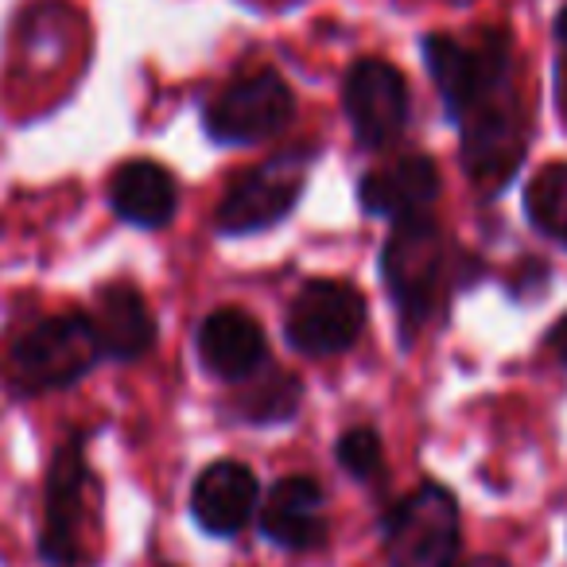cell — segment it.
Listing matches in <instances>:
<instances>
[{"label":"cell","instance_id":"obj_8","mask_svg":"<svg viewBox=\"0 0 567 567\" xmlns=\"http://www.w3.org/2000/svg\"><path fill=\"white\" fill-rule=\"evenodd\" d=\"M365 331V300L347 280H308L296 292L284 339L296 354L308 358H339L362 339Z\"/></svg>","mask_w":567,"mask_h":567},{"label":"cell","instance_id":"obj_9","mask_svg":"<svg viewBox=\"0 0 567 567\" xmlns=\"http://www.w3.org/2000/svg\"><path fill=\"white\" fill-rule=\"evenodd\" d=\"M342 110H347L354 141L362 148H389L409 128V79L385 59H358V63H350L347 79H342Z\"/></svg>","mask_w":567,"mask_h":567},{"label":"cell","instance_id":"obj_16","mask_svg":"<svg viewBox=\"0 0 567 567\" xmlns=\"http://www.w3.org/2000/svg\"><path fill=\"white\" fill-rule=\"evenodd\" d=\"M90 319H94L102 354L113 358V362H136L156 347V319H152L148 303L133 284L102 288Z\"/></svg>","mask_w":567,"mask_h":567},{"label":"cell","instance_id":"obj_18","mask_svg":"<svg viewBox=\"0 0 567 567\" xmlns=\"http://www.w3.org/2000/svg\"><path fill=\"white\" fill-rule=\"evenodd\" d=\"M525 218L540 237L567 249V164H548L528 179Z\"/></svg>","mask_w":567,"mask_h":567},{"label":"cell","instance_id":"obj_1","mask_svg":"<svg viewBox=\"0 0 567 567\" xmlns=\"http://www.w3.org/2000/svg\"><path fill=\"white\" fill-rule=\"evenodd\" d=\"M455 249L447 234L432 221V214L401 218L381 249V280L401 319V339L409 347L432 316L443 308L447 292L455 288Z\"/></svg>","mask_w":567,"mask_h":567},{"label":"cell","instance_id":"obj_23","mask_svg":"<svg viewBox=\"0 0 567 567\" xmlns=\"http://www.w3.org/2000/svg\"><path fill=\"white\" fill-rule=\"evenodd\" d=\"M556 40L567 48V4H564V9H559V17H556Z\"/></svg>","mask_w":567,"mask_h":567},{"label":"cell","instance_id":"obj_3","mask_svg":"<svg viewBox=\"0 0 567 567\" xmlns=\"http://www.w3.org/2000/svg\"><path fill=\"white\" fill-rule=\"evenodd\" d=\"M458 125V159L474 187L486 198L509 187L528 148V121L520 105L517 82L486 94L478 105L455 121Z\"/></svg>","mask_w":567,"mask_h":567},{"label":"cell","instance_id":"obj_14","mask_svg":"<svg viewBox=\"0 0 567 567\" xmlns=\"http://www.w3.org/2000/svg\"><path fill=\"white\" fill-rule=\"evenodd\" d=\"M198 362L221 381H245L268 365V339L260 323L241 308H218L198 327Z\"/></svg>","mask_w":567,"mask_h":567},{"label":"cell","instance_id":"obj_6","mask_svg":"<svg viewBox=\"0 0 567 567\" xmlns=\"http://www.w3.org/2000/svg\"><path fill=\"white\" fill-rule=\"evenodd\" d=\"M463 520L447 486L424 482L393 505L385 520L389 567H458Z\"/></svg>","mask_w":567,"mask_h":567},{"label":"cell","instance_id":"obj_22","mask_svg":"<svg viewBox=\"0 0 567 567\" xmlns=\"http://www.w3.org/2000/svg\"><path fill=\"white\" fill-rule=\"evenodd\" d=\"M463 567H513L509 559H502V556H478V559H471V564H463Z\"/></svg>","mask_w":567,"mask_h":567},{"label":"cell","instance_id":"obj_5","mask_svg":"<svg viewBox=\"0 0 567 567\" xmlns=\"http://www.w3.org/2000/svg\"><path fill=\"white\" fill-rule=\"evenodd\" d=\"M424 66L432 74L435 90L443 97V110L458 121L474 102H482L494 90L517 82L513 74V40L497 28L482 32L474 43H458L451 35H424L420 40Z\"/></svg>","mask_w":567,"mask_h":567},{"label":"cell","instance_id":"obj_10","mask_svg":"<svg viewBox=\"0 0 567 567\" xmlns=\"http://www.w3.org/2000/svg\"><path fill=\"white\" fill-rule=\"evenodd\" d=\"M86 435H66L51 458L48 489H43L40 556L51 567H74L82 559V517H86L90 466L82 455Z\"/></svg>","mask_w":567,"mask_h":567},{"label":"cell","instance_id":"obj_24","mask_svg":"<svg viewBox=\"0 0 567 567\" xmlns=\"http://www.w3.org/2000/svg\"><path fill=\"white\" fill-rule=\"evenodd\" d=\"M167 567H172V564H167Z\"/></svg>","mask_w":567,"mask_h":567},{"label":"cell","instance_id":"obj_19","mask_svg":"<svg viewBox=\"0 0 567 567\" xmlns=\"http://www.w3.org/2000/svg\"><path fill=\"white\" fill-rule=\"evenodd\" d=\"M334 458L358 482H370L385 471V447H381V435L373 427H350V432H342L339 443H334Z\"/></svg>","mask_w":567,"mask_h":567},{"label":"cell","instance_id":"obj_15","mask_svg":"<svg viewBox=\"0 0 567 567\" xmlns=\"http://www.w3.org/2000/svg\"><path fill=\"white\" fill-rule=\"evenodd\" d=\"M110 206L128 226L164 229L179 210V183L156 159H128L110 179Z\"/></svg>","mask_w":567,"mask_h":567},{"label":"cell","instance_id":"obj_11","mask_svg":"<svg viewBox=\"0 0 567 567\" xmlns=\"http://www.w3.org/2000/svg\"><path fill=\"white\" fill-rule=\"evenodd\" d=\"M260 533L272 540L276 548L288 551H316L331 536V520H327V494L319 478L311 474H288L268 489L265 505H260Z\"/></svg>","mask_w":567,"mask_h":567},{"label":"cell","instance_id":"obj_7","mask_svg":"<svg viewBox=\"0 0 567 567\" xmlns=\"http://www.w3.org/2000/svg\"><path fill=\"white\" fill-rule=\"evenodd\" d=\"M296 121V94L276 71L237 74L203 105V128L214 144L241 148L280 136Z\"/></svg>","mask_w":567,"mask_h":567},{"label":"cell","instance_id":"obj_17","mask_svg":"<svg viewBox=\"0 0 567 567\" xmlns=\"http://www.w3.org/2000/svg\"><path fill=\"white\" fill-rule=\"evenodd\" d=\"M300 401H303L300 378L265 365L252 378L237 381L234 412L241 420H249V424H276V420H292Z\"/></svg>","mask_w":567,"mask_h":567},{"label":"cell","instance_id":"obj_21","mask_svg":"<svg viewBox=\"0 0 567 567\" xmlns=\"http://www.w3.org/2000/svg\"><path fill=\"white\" fill-rule=\"evenodd\" d=\"M556 110H559V121L567 128V59L556 63Z\"/></svg>","mask_w":567,"mask_h":567},{"label":"cell","instance_id":"obj_13","mask_svg":"<svg viewBox=\"0 0 567 567\" xmlns=\"http://www.w3.org/2000/svg\"><path fill=\"white\" fill-rule=\"evenodd\" d=\"M260 509L257 474L237 458L210 463L190 486V517L210 536H237Z\"/></svg>","mask_w":567,"mask_h":567},{"label":"cell","instance_id":"obj_12","mask_svg":"<svg viewBox=\"0 0 567 567\" xmlns=\"http://www.w3.org/2000/svg\"><path fill=\"white\" fill-rule=\"evenodd\" d=\"M440 167L424 152H412L393 164L378 167V172L358 179V206L370 218H416L427 214L440 198Z\"/></svg>","mask_w":567,"mask_h":567},{"label":"cell","instance_id":"obj_2","mask_svg":"<svg viewBox=\"0 0 567 567\" xmlns=\"http://www.w3.org/2000/svg\"><path fill=\"white\" fill-rule=\"evenodd\" d=\"M102 342H97L94 319L82 311L40 319L35 327L20 331L4 358L9 385L17 396H40L55 389H71L97 365Z\"/></svg>","mask_w":567,"mask_h":567},{"label":"cell","instance_id":"obj_4","mask_svg":"<svg viewBox=\"0 0 567 567\" xmlns=\"http://www.w3.org/2000/svg\"><path fill=\"white\" fill-rule=\"evenodd\" d=\"M311 164H316V148L300 144V148H284L272 159L237 175L214 210V229L221 237H245L284 221L308 187Z\"/></svg>","mask_w":567,"mask_h":567},{"label":"cell","instance_id":"obj_20","mask_svg":"<svg viewBox=\"0 0 567 567\" xmlns=\"http://www.w3.org/2000/svg\"><path fill=\"white\" fill-rule=\"evenodd\" d=\"M544 342H548V350L556 354V362L567 370V311L556 319V323H551V331H548V339H544Z\"/></svg>","mask_w":567,"mask_h":567}]
</instances>
